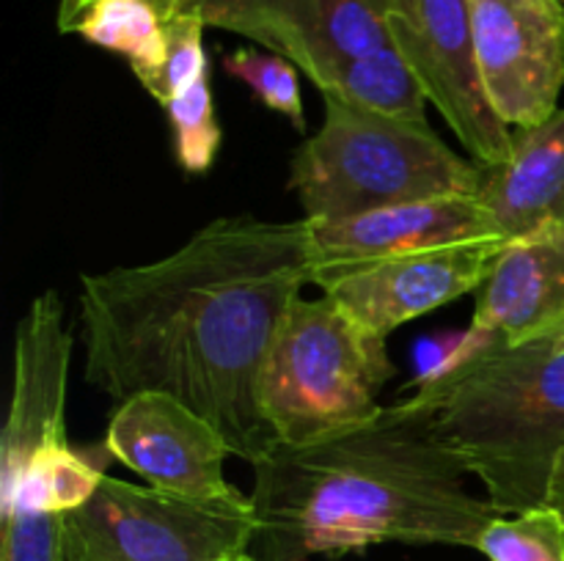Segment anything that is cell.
Segmentation results:
<instances>
[{
    "label": "cell",
    "instance_id": "obj_1",
    "mask_svg": "<svg viewBox=\"0 0 564 561\" xmlns=\"http://www.w3.org/2000/svg\"><path fill=\"white\" fill-rule=\"evenodd\" d=\"M314 273L306 218L235 215L163 258L83 275L86 383L116 402L174 396L253 465L275 443L259 410L264 358Z\"/></svg>",
    "mask_w": 564,
    "mask_h": 561
},
{
    "label": "cell",
    "instance_id": "obj_2",
    "mask_svg": "<svg viewBox=\"0 0 564 561\" xmlns=\"http://www.w3.org/2000/svg\"><path fill=\"white\" fill-rule=\"evenodd\" d=\"M259 561H312L369 544L477 548L501 512L468 490L466 465L419 394L350 429L253 462Z\"/></svg>",
    "mask_w": 564,
    "mask_h": 561
},
{
    "label": "cell",
    "instance_id": "obj_3",
    "mask_svg": "<svg viewBox=\"0 0 564 561\" xmlns=\"http://www.w3.org/2000/svg\"><path fill=\"white\" fill-rule=\"evenodd\" d=\"M416 394L501 515L549 504L564 451V330L527 344L471 330Z\"/></svg>",
    "mask_w": 564,
    "mask_h": 561
},
{
    "label": "cell",
    "instance_id": "obj_4",
    "mask_svg": "<svg viewBox=\"0 0 564 561\" xmlns=\"http://www.w3.org/2000/svg\"><path fill=\"white\" fill-rule=\"evenodd\" d=\"M323 99V127L290 160V190L312 223L479 193L482 165L446 146L430 121L391 119L336 97Z\"/></svg>",
    "mask_w": 564,
    "mask_h": 561
},
{
    "label": "cell",
    "instance_id": "obj_5",
    "mask_svg": "<svg viewBox=\"0 0 564 561\" xmlns=\"http://www.w3.org/2000/svg\"><path fill=\"white\" fill-rule=\"evenodd\" d=\"M394 372L383 336L325 295L297 297L264 358L259 410L275 443H312L378 416Z\"/></svg>",
    "mask_w": 564,
    "mask_h": 561
},
{
    "label": "cell",
    "instance_id": "obj_6",
    "mask_svg": "<svg viewBox=\"0 0 564 561\" xmlns=\"http://www.w3.org/2000/svg\"><path fill=\"white\" fill-rule=\"evenodd\" d=\"M66 561H220L251 548V495L187 498L105 473L91 498L61 515Z\"/></svg>",
    "mask_w": 564,
    "mask_h": 561
},
{
    "label": "cell",
    "instance_id": "obj_7",
    "mask_svg": "<svg viewBox=\"0 0 564 561\" xmlns=\"http://www.w3.org/2000/svg\"><path fill=\"white\" fill-rule=\"evenodd\" d=\"M389 42L457 143L490 168L510 157L512 130L490 108L474 53L471 0H389Z\"/></svg>",
    "mask_w": 564,
    "mask_h": 561
},
{
    "label": "cell",
    "instance_id": "obj_8",
    "mask_svg": "<svg viewBox=\"0 0 564 561\" xmlns=\"http://www.w3.org/2000/svg\"><path fill=\"white\" fill-rule=\"evenodd\" d=\"M207 28L240 33L295 64L319 94L389 42V0H196Z\"/></svg>",
    "mask_w": 564,
    "mask_h": 561
},
{
    "label": "cell",
    "instance_id": "obj_9",
    "mask_svg": "<svg viewBox=\"0 0 564 561\" xmlns=\"http://www.w3.org/2000/svg\"><path fill=\"white\" fill-rule=\"evenodd\" d=\"M474 53L490 108L510 130L543 124L564 86L560 0H471Z\"/></svg>",
    "mask_w": 564,
    "mask_h": 561
},
{
    "label": "cell",
    "instance_id": "obj_10",
    "mask_svg": "<svg viewBox=\"0 0 564 561\" xmlns=\"http://www.w3.org/2000/svg\"><path fill=\"white\" fill-rule=\"evenodd\" d=\"M507 240L455 242L427 251L397 253L352 267L317 270L314 286L372 333L389 339L422 314L477 292Z\"/></svg>",
    "mask_w": 564,
    "mask_h": 561
},
{
    "label": "cell",
    "instance_id": "obj_11",
    "mask_svg": "<svg viewBox=\"0 0 564 561\" xmlns=\"http://www.w3.org/2000/svg\"><path fill=\"white\" fill-rule=\"evenodd\" d=\"M105 449L152 487L187 498H231L226 482L224 435L204 416L160 391H143L116 410L105 429Z\"/></svg>",
    "mask_w": 564,
    "mask_h": 561
},
{
    "label": "cell",
    "instance_id": "obj_12",
    "mask_svg": "<svg viewBox=\"0 0 564 561\" xmlns=\"http://www.w3.org/2000/svg\"><path fill=\"white\" fill-rule=\"evenodd\" d=\"M72 361V330L55 292H44L17 324L14 385L9 418L0 438V493L66 440V380Z\"/></svg>",
    "mask_w": 564,
    "mask_h": 561
},
{
    "label": "cell",
    "instance_id": "obj_13",
    "mask_svg": "<svg viewBox=\"0 0 564 561\" xmlns=\"http://www.w3.org/2000/svg\"><path fill=\"white\" fill-rule=\"evenodd\" d=\"M488 237H501V231L479 196H441L372 209L334 223H312V253L314 267L336 270Z\"/></svg>",
    "mask_w": 564,
    "mask_h": 561
},
{
    "label": "cell",
    "instance_id": "obj_14",
    "mask_svg": "<svg viewBox=\"0 0 564 561\" xmlns=\"http://www.w3.org/2000/svg\"><path fill=\"white\" fill-rule=\"evenodd\" d=\"M471 330L527 344L564 330V223H543L501 245L474 292Z\"/></svg>",
    "mask_w": 564,
    "mask_h": 561
},
{
    "label": "cell",
    "instance_id": "obj_15",
    "mask_svg": "<svg viewBox=\"0 0 564 561\" xmlns=\"http://www.w3.org/2000/svg\"><path fill=\"white\" fill-rule=\"evenodd\" d=\"M477 196L505 240L551 220L564 223V108L543 124L512 130L510 157L482 165Z\"/></svg>",
    "mask_w": 564,
    "mask_h": 561
},
{
    "label": "cell",
    "instance_id": "obj_16",
    "mask_svg": "<svg viewBox=\"0 0 564 561\" xmlns=\"http://www.w3.org/2000/svg\"><path fill=\"white\" fill-rule=\"evenodd\" d=\"M323 97H336L391 119L419 121V124L427 121V94L391 44L350 61L325 88Z\"/></svg>",
    "mask_w": 564,
    "mask_h": 561
},
{
    "label": "cell",
    "instance_id": "obj_17",
    "mask_svg": "<svg viewBox=\"0 0 564 561\" xmlns=\"http://www.w3.org/2000/svg\"><path fill=\"white\" fill-rule=\"evenodd\" d=\"M110 460L105 443L91 451L64 443L44 451L20 476L14 487L0 493V506H33L55 515L77 509L86 504L105 476V462Z\"/></svg>",
    "mask_w": 564,
    "mask_h": 561
},
{
    "label": "cell",
    "instance_id": "obj_18",
    "mask_svg": "<svg viewBox=\"0 0 564 561\" xmlns=\"http://www.w3.org/2000/svg\"><path fill=\"white\" fill-rule=\"evenodd\" d=\"M72 33L124 55L138 82L154 75L169 53L165 20L152 0H91Z\"/></svg>",
    "mask_w": 564,
    "mask_h": 561
},
{
    "label": "cell",
    "instance_id": "obj_19",
    "mask_svg": "<svg viewBox=\"0 0 564 561\" xmlns=\"http://www.w3.org/2000/svg\"><path fill=\"white\" fill-rule=\"evenodd\" d=\"M477 550L488 561H564V517L549 504L499 515L479 534Z\"/></svg>",
    "mask_w": 564,
    "mask_h": 561
},
{
    "label": "cell",
    "instance_id": "obj_20",
    "mask_svg": "<svg viewBox=\"0 0 564 561\" xmlns=\"http://www.w3.org/2000/svg\"><path fill=\"white\" fill-rule=\"evenodd\" d=\"M171 127H174V143H176V160H180L182 170L187 174H204L213 165L215 154H218L224 132H220L218 119H215L213 91H209V80L193 82L191 88L171 99L165 105Z\"/></svg>",
    "mask_w": 564,
    "mask_h": 561
},
{
    "label": "cell",
    "instance_id": "obj_21",
    "mask_svg": "<svg viewBox=\"0 0 564 561\" xmlns=\"http://www.w3.org/2000/svg\"><path fill=\"white\" fill-rule=\"evenodd\" d=\"M204 28L198 11H182L165 20V36H169V53H165L163 66L154 75L143 77L141 86L147 88L149 97L158 99L160 105H169L171 99L180 97L185 88L207 77V53H204Z\"/></svg>",
    "mask_w": 564,
    "mask_h": 561
},
{
    "label": "cell",
    "instance_id": "obj_22",
    "mask_svg": "<svg viewBox=\"0 0 564 561\" xmlns=\"http://www.w3.org/2000/svg\"><path fill=\"white\" fill-rule=\"evenodd\" d=\"M224 69L231 77L246 82L264 108L275 110L292 121L295 130H306L303 116L301 82H297V66L275 53H257V50H235L224 58Z\"/></svg>",
    "mask_w": 564,
    "mask_h": 561
},
{
    "label": "cell",
    "instance_id": "obj_23",
    "mask_svg": "<svg viewBox=\"0 0 564 561\" xmlns=\"http://www.w3.org/2000/svg\"><path fill=\"white\" fill-rule=\"evenodd\" d=\"M0 561H66L61 515L33 506H6Z\"/></svg>",
    "mask_w": 564,
    "mask_h": 561
},
{
    "label": "cell",
    "instance_id": "obj_24",
    "mask_svg": "<svg viewBox=\"0 0 564 561\" xmlns=\"http://www.w3.org/2000/svg\"><path fill=\"white\" fill-rule=\"evenodd\" d=\"M88 6H91V0H61V6H58V31L61 33L75 31L77 20L86 14Z\"/></svg>",
    "mask_w": 564,
    "mask_h": 561
},
{
    "label": "cell",
    "instance_id": "obj_25",
    "mask_svg": "<svg viewBox=\"0 0 564 561\" xmlns=\"http://www.w3.org/2000/svg\"><path fill=\"white\" fill-rule=\"evenodd\" d=\"M549 506H554L556 512L564 517V451L554 468V476H551V487H549Z\"/></svg>",
    "mask_w": 564,
    "mask_h": 561
},
{
    "label": "cell",
    "instance_id": "obj_26",
    "mask_svg": "<svg viewBox=\"0 0 564 561\" xmlns=\"http://www.w3.org/2000/svg\"><path fill=\"white\" fill-rule=\"evenodd\" d=\"M152 3L160 9L163 20L182 14V11H196V0H152Z\"/></svg>",
    "mask_w": 564,
    "mask_h": 561
},
{
    "label": "cell",
    "instance_id": "obj_27",
    "mask_svg": "<svg viewBox=\"0 0 564 561\" xmlns=\"http://www.w3.org/2000/svg\"><path fill=\"white\" fill-rule=\"evenodd\" d=\"M220 561H259V559L251 553V550H240V553H231V556H226V559H220Z\"/></svg>",
    "mask_w": 564,
    "mask_h": 561
},
{
    "label": "cell",
    "instance_id": "obj_28",
    "mask_svg": "<svg viewBox=\"0 0 564 561\" xmlns=\"http://www.w3.org/2000/svg\"><path fill=\"white\" fill-rule=\"evenodd\" d=\"M560 3H562V6H564V0H560Z\"/></svg>",
    "mask_w": 564,
    "mask_h": 561
}]
</instances>
